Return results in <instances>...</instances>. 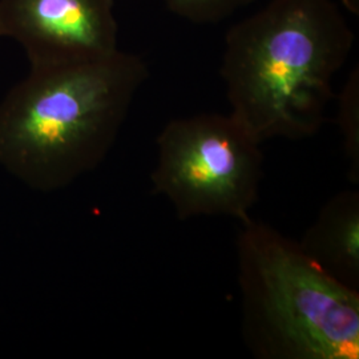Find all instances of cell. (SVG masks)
I'll use <instances>...</instances> for the list:
<instances>
[{"label":"cell","instance_id":"1","mask_svg":"<svg viewBox=\"0 0 359 359\" xmlns=\"http://www.w3.org/2000/svg\"><path fill=\"white\" fill-rule=\"evenodd\" d=\"M149 76L121 50L29 67L0 102V168L36 192H57L103 164Z\"/></svg>","mask_w":359,"mask_h":359},{"label":"cell","instance_id":"2","mask_svg":"<svg viewBox=\"0 0 359 359\" xmlns=\"http://www.w3.org/2000/svg\"><path fill=\"white\" fill-rule=\"evenodd\" d=\"M354 40L333 0H271L225 38L221 77L231 115L261 142L317 135Z\"/></svg>","mask_w":359,"mask_h":359},{"label":"cell","instance_id":"3","mask_svg":"<svg viewBox=\"0 0 359 359\" xmlns=\"http://www.w3.org/2000/svg\"><path fill=\"white\" fill-rule=\"evenodd\" d=\"M245 345L258 359H358L359 292L269 224L237 236Z\"/></svg>","mask_w":359,"mask_h":359},{"label":"cell","instance_id":"4","mask_svg":"<svg viewBox=\"0 0 359 359\" xmlns=\"http://www.w3.org/2000/svg\"><path fill=\"white\" fill-rule=\"evenodd\" d=\"M261 144L231 112L173 118L156 139L154 193L165 197L182 221L231 217L243 222L259 198Z\"/></svg>","mask_w":359,"mask_h":359},{"label":"cell","instance_id":"5","mask_svg":"<svg viewBox=\"0 0 359 359\" xmlns=\"http://www.w3.org/2000/svg\"><path fill=\"white\" fill-rule=\"evenodd\" d=\"M114 0H0V38L29 67L103 57L120 50Z\"/></svg>","mask_w":359,"mask_h":359},{"label":"cell","instance_id":"6","mask_svg":"<svg viewBox=\"0 0 359 359\" xmlns=\"http://www.w3.org/2000/svg\"><path fill=\"white\" fill-rule=\"evenodd\" d=\"M322 269L359 292V192L337 193L298 243Z\"/></svg>","mask_w":359,"mask_h":359},{"label":"cell","instance_id":"7","mask_svg":"<svg viewBox=\"0 0 359 359\" xmlns=\"http://www.w3.org/2000/svg\"><path fill=\"white\" fill-rule=\"evenodd\" d=\"M337 123L346 157L348 179L359 184V74L355 67L337 96Z\"/></svg>","mask_w":359,"mask_h":359},{"label":"cell","instance_id":"8","mask_svg":"<svg viewBox=\"0 0 359 359\" xmlns=\"http://www.w3.org/2000/svg\"><path fill=\"white\" fill-rule=\"evenodd\" d=\"M253 0H164L173 15L194 25L218 23Z\"/></svg>","mask_w":359,"mask_h":359}]
</instances>
